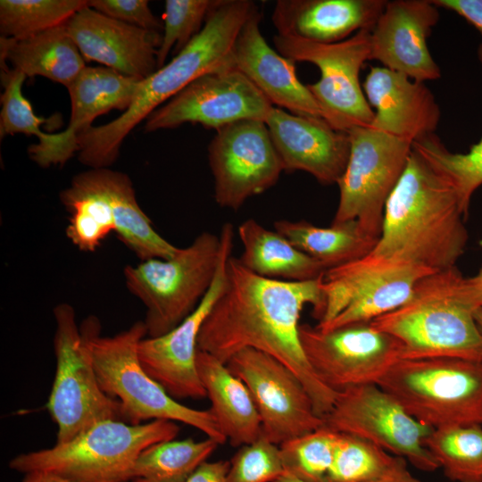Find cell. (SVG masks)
<instances>
[{
  "label": "cell",
  "mask_w": 482,
  "mask_h": 482,
  "mask_svg": "<svg viewBox=\"0 0 482 482\" xmlns=\"http://www.w3.org/2000/svg\"><path fill=\"white\" fill-rule=\"evenodd\" d=\"M322 277L303 282L267 278L230 255L223 290L203 323L198 349L224 363L245 348L276 358L303 382L316 414L322 419L331 410L337 393L318 378L299 336V320L306 305H312L318 321L320 318Z\"/></svg>",
  "instance_id": "cell-1"
},
{
  "label": "cell",
  "mask_w": 482,
  "mask_h": 482,
  "mask_svg": "<svg viewBox=\"0 0 482 482\" xmlns=\"http://www.w3.org/2000/svg\"><path fill=\"white\" fill-rule=\"evenodd\" d=\"M467 214L452 181L412 148L368 256L435 272L456 267L468 242Z\"/></svg>",
  "instance_id": "cell-2"
},
{
  "label": "cell",
  "mask_w": 482,
  "mask_h": 482,
  "mask_svg": "<svg viewBox=\"0 0 482 482\" xmlns=\"http://www.w3.org/2000/svg\"><path fill=\"white\" fill-rule=\"evenodd\" d=\"M258 10L250 0H217L200 33L171 61L141 80L124 112L78 137L79 161L89 169L109 168L118 158L126 137L157 108L199 77L235 67L237 35Z\"/></svg>",
  "instance_id": "cell-3"
},
{
  "label": "cell",
  "mask_w": 482,
  "mask_h": 482,
  "mask_svg": "<svg viewBox=\"0 0 482 482\" xmlns=\"http://www.w3.org/2000/svg\"><path fill=\"white\" fill-rule=\"evenodd\" d=\"M481 307L473 278L453 267L420 279L406 303L370 324L400 342L402 360L482 361V335L474 317Z\"/></svg>",
  "instance_id": "cell-4"
},
{
  "label": "cell",
  "mask_w": 482,
  "mask_h": 482,
  "mask_svg": "<svg viewBox=\"0 0 482 482\" xmlns=\"http://www.w3.org/2000/svg\"><path fill=\"white\" fill-rule=\"evenodd\" d=\"M100 328L96 317H88L80 326L100 386L120 403L123 421L132 425L155 420L179 421L220 445L227 442L210 410L180 403L144 370L137 353L139 342L146 337L143 320L111 337H102Z\"/></svg>",
  "instance_id": "cell-5"
},
{
  "label": "cell",
  "mask_w": 482,
  "mask_h": 482,
  "mask_svg": "<svg viewBox=\"0 0 482 482\" xmlns=\"http://www.w3.org/2000/svg\"><path fill=\"white\" fill-rule=\"evenodd\" d=\"M179 432V426L171 420L132 425L104 420L66 443L17 455L9 466L24 474L50 472L71 482H130L140 453L156 443L175 439Z\"/></svg>",
  "instance_id": "cell-6"
},
{
  "label": "cell",
  "mask_w": 482,
  "mask_h": 482,
  "mask_svg": "<svg viewBox=\"0 0 482 482\" xmlns=\"http://www.w3.org/2000/svg\"><path fill=\"white\" fill-rule=\"evenodd\" d=\"M220 253V235L204 231L170 258L124 268L129 292L145 308L147 337L166 334L196 309L213 282Z\"/></svg>",
  "instance_id": "cell-7"
},
{
  "label": "cell",
  "mask_w": 482,
  "mask_h": 482,
  "mask_svg": "<svg viewBox=\"0 0 482 482\" xmlns=\"http://www.w3.org/2000/svg\"><path fill=\"white\" fill-rule=\"evenodd\" d=\"M378 386L433 429L482 425V361L399 360Z\"/></svg>",
  "instance_id": "cell-8"
},
{
  "label": "cell",
  "mask_w": 482,
  "mask_h": 482,
  "mask_svg": "<svg viewBox=\"0 0 482 482\" xmlns=\"http://www.w3.org/2000/svg\"><path fill=\"white\" fill-rule=\"evenodd\" d=\"M56 371L46 409L56 423V443H66L93 424L121 420L120 403L101 388L86 337L69 303L54 309Z\"/></svg>",
  "instance_id": "cell-9"
},
{
  "label": "cell",
  "mask_w": 482,
  "mask_h": 482,
  "mask_svg": "<svg viewBox=\"0 0 482 482\" xmlns=\"http://www.w3.org/2000/svg\"><path fill=\"white\" fill-rule=\"evenodd\" d=\"M435 271L420 265L369 257L327 270L321 279L322 331L368 323L406 303L416 284Z\"/></svg>",
  "instance_id": "cell-10"
},
{
  "label": "cell",
  "mask_w": 482,
  "mask_h": 482,
  "mask_svg": "<svg viewBox=\"0 0 482 482\" xmlns=\"http://www.w3.org/2000/svg\"><path fill=\"white\" fill-rule=\"evenodd\" d=\"M276 50L295 62L314 64L320 77L307 87L314 97L321 118L333 129L348 132L371 124L375 113L360 83V71L370 60V30H360L333 44L276 35Z\"/></svg>",
  "instance_id": "cell-11"
},
{
  "label": "cell",
  "mask_w": 482,
  "mask_h": 482,
  "mask_svg": "<svg viewBox=\"0 0 482 482\" xmlns=\"http://www.w3.org/2000/svg\"><path fill=\"white\" fill-rule=\"evenodd\" d=\"M350 155L337 186L338 205L332 223L357 220L379 238L386 201L399 181L412 142L372 126L348 132Z\"/></svg>",
  "instance_id": "cell-12"
},
{
  "label": "cell",
  "mask_w": 482,
  "mask_h": 482,
  "mask_svg": "<svg viewBox=\"0 0 482 482\" xmlns=\"http://www.w3.org/2000/svg\"><path fill=\"white\" fill-rule=\"evenodd\" d=\"M322 420L328 428L367 440L395 456L407 459L422 471L439 469L425 446L433 428L418 421L377 384L338 392Z\"/></svg>",
  "instance_id": "cell-13"
},
{
  "label": "cell",
  "mask_w": 482,
  "mask_h": 482,
  "mask_svg": "<svg viewBox=\"0 0 482 482\" xmlns=\"http://www.w3.org/2000/svg\"><path fill=\"white\" fill-rule=\"evenodd\" d=\"M299 336L306 359L318 378L338 393L377 384L402 360V345L394 337L374 329L370 322L322 331L300 324Z\"/></svg>",
  "instance_id": "cell-14"
},
{
  "label": "cell",
  "mask_w": 482,
  "mask_h": 482,
  "mask_svg": "<svg viewBox=\"0 0 482 482\" xmlns=\"http://www.w3.org/2000/svg\"><path fill=\"white\" fill-rule=\"evenodd\" d=\"M208 160L216 204L235 211L272 187L284 171L262 120H240L217 129L208 146Z\"/></svg>",
  "instance_id": "cell-15"
},
{
  "label": "cell",
  "mask_w": 482,
  "mask_h": 482,
  "mask_svg": "<svg viewBox=\"0 0 482 482\" xmlns=\"http://www.w3.org/2000/svg\"><path fill=\"white\" fill-rule=\"evenodd\" d=\"M226 365L249 389L261 419L262 435L271 443L279 445L324 425L303 382L276 358L245 348Z\"/></svg>",
  "instance_id": "cell-16"
},
{
  "label": "cell",
  "mask_w": 482,
  "mask_h": 482,
  "mask_svg": "<svg viewBox=\"0 0 482 482\" xmlns=\"http://www.w3.org/2000/svg\"><path fill=\"white\" fill-rule=\"evenodd\" d=\"M274 106L235 67L206 73L157 108L144 129L154 132L184 123H199L215 130L245 120L264 121Z\"/></svg>",
  "instance_id": "cell-17"
},
{
  "label": "cell",
  "mask_w": 482,
  "mask_h": 482,
  "mask_svg": "<svg viewBox=\"0 0 482 482\" xmlns=\"http://www.w3.org/2000/svg\"><path fill=\"white\" fill-rule=\"evenodd\" d=\"M220 237L219 267L210 289L196 309L166 334L145 337L138 345V358L144 370L177 401L206 397L196 367L197 342L203 323L224 287L226 265L234 240L230 223L223 224Z\"/></svg>",
  "instance_id": "cell-18"
},
{
  "label": "cell",
  "mask_w": 482,
  "mask_h": 482,
  "mask_svg": "<svg viewBox=\"0 0 482 482\" xmlns=\"http://www.w3.org/2000/svg\"><path fill=\"white\" fill-rule=\"evenodd\" d=\"M141 80L104 66L86 67L67 87L71 103L68 127L30 145L28 148L30 159L42 168L66 163L78 153V137L92 127V121L98 116L114 109L124 112Z\"/></svg>",
  "instance_id": "cell-19"
},
{
  "label": "cell",
  "mask_w": 482,
  "mask_h": 482,
  "mask_svg": "<svg viewBox=\"0 0 482 482\" xmlns=\"http://www.w3.org/2000/svg\"><path fill=\"white\" fill-rule=\"evenodd\" d=\"M437 8L431 0L387 1L370 31V60L414 81L440 78L427 43L439 20Z\"/></svg>",
  "instance_id": "cell-20"
},
{
  "label": "cell",
  "mask_w": 482,
  "mask_h": 482,
  "mask_svg": "<svg viewBox=\"0 0 482 482\" xmlns=\"http://www.w3.org/2000/svg\"><path fill=\"white\" fill-rule=\"evenodd\" d=\"M66 27L85 62H96L140 79L158 69L161 31L120 21L88 5L74 13Z\"/></svg>",
  "instance_id": "cell-21"
},
{
  "label": "cell",
  "mask_w": 482,
  "mask_h": 482,
  "mask_svg": "<svg viewBox=\"0 0 482 482\" xmlns=\"http://www.w3.org/2000/svg\"><path fill=\"white\" fill-rule=\"evenodd\" d=\"M284 170H302L323 185L337 184L350 155L347 132L323 119L293 114L273 107L265 120Z\"/></svg>",
  "instance_id": "cell-22"
},
{
  "label": "cell",
  "mask_w": 482,
  "mask_h": 482,
  "mask_svg": "<svg viewBox=\"0 0 482 482\" xmlns=\"http://www.w3.org/2000/svg\"><path fill=\"white\" fill-rule=\"evenodd\" d=\"M261 19L258 10L240 29L234 46L235 67L273 106L299 116L321 118L307 85L297 77L295 62L266 42L260 29Z\"/></svg>",
  "instance_id": "cell-23"
},
{
  "label": "cell",
  "mask_w": 482,
  "mask_h": 482,
  "mask_svg": "<svg viewBox=\"0 0 482 482\" xmlns=\"http://www.w3.org/2000/svg\"><path fill=\"white\" fill-rule=\"evenodd\" d=\"M375 107L370 126L411 142L435 134L440 109L423 82L385 67H371L362 85Z\"/></svg>",
  "instance_id": "cell-24"
},
{
  "label": "cell",
  "mask_w": 482,
  "mask_h": 482,
  "mask_svg": "<svg viewBox=\"0 0 482 482\" xmlns=\"http://www.w3.org/2000/svg\"><path fill=\"white\" fill-rule=\"evenodd\" d=\"M385 0H278L271 21L277 35L333 44L372 30Z\"/></svg>",
  "instance_id": "cell-25"
},
{
  "label": "cell",
  "mask_w": 482,
  "mask_h": 482,
  "mask_svg": "<svg viewBox=\"0 0 482 482\" xmlns=\"http://www.w3.org/2000/svg\"><path fill=\"white\" fill-rule=\"evenodd\" d=\"M196 367L209 409L227 441L240 447L262 436L261 419L245 384L212 354L198 349Z\"/></svg>",
  "instance_id": "cell-26"
},
{
  "label": "cell",
  "mask_w": 482,
  "mask_h": 482,
  "mask_svg": "<svg viewBox=\"0 0 482 482\" xmlns=\"http://www.w3.org/2000/svg\"><path fill=\"white\" fill-rule=\"evenodd\" d=\"M110 191L106 168H99L75 175L60 192V201L70 213L66 236L80 251H96L115 233L116 210Z\"/></svg>",
  "instance_id": "cell-27"
},
{
  "label": "cell",
  "mask_w": 482,
  "mask_h": 482,
  "mask_svg": "<svg viewBox=\"0 0 482 482\" xmlns=\"http://www.w3.org/2000/svg\"><path fill=\"white\" fill-rule=\"evenodd\" d=\"M0 57L27 78L41 76L66 87L87 67L66 23L23 38L1 37Z\"/></svg>",
  "instance_id": "cell-28"
},
{
  "label": "cell",
  "mask_w": 482,
  "mask_h": 482,
  "mask_svg": "<svg viewBox=\"0 0 482 482\" xmlns=\"http://www.w3.org/2000/svg\"><path fill=\"white\" fill-rule=\"evenodd\" d=\"M237 234L243 245L239 262L261 277L303 282L320 278L327 270L319 261L254 219L243 221L237 228Z\"/></svg>",
  "instance_id": "cell-29"
},
{
  "label": "cell",
  "mask_w": 482,
  "mask_h": 482,
  "mask_svg": "<svg viewBox=\"0 0 482 482\" xmlns=\"http://www.w3.org/2000/svg\"><path fill=\"white\" fill-rule=\"evenodd\" d=\"M274 230L319 261L326 270L365 257L378 240L368 234L357 220L320 227L305 220H278L274 222Z\"/></svg>",
  "instance_id": "cell-30"
},
{
  "label": "cell",
  "mask_w": 482,
  "mask_h": 482,
  "mask_svg": "<svg viewBox=\"0 0 482 482\" xmlns=\"http://www.w3.org/2000/svg\"><path fill=\"white\" fill-rule=\"evenodd\" d=\"M220 444L210 437L167 440L150 445L136 459L130 482H186Z\"/></svg>",
  "instance_id": "cell-31"
},
{
  "label": "cell",
  "mask_w": 482,
  "mask_h": 482,
  "mask_svg": "<svg viewBox=\"0 0 482 482\" xmlns=\"http://www.w3.org/2000/svg\"><path fill=\"white\" fill-rule=\"evenodd\" d=\"M425 446L449 479L482 482V425L433 429Z\"/></svg>",
  "instance_id": "cell-32"
},
{
  "label": "cell",
  "mask_w": 482,
  "mask_h": 482,
  "mask_svg": "<svg viewBox=\"0 0 482 482\" xmlns=\"http://www.w3.org/2000/svg\"><path fill=\"white\" fill-rule=\"evenodd\" d=\"M87 5L85 0H1V37L23 38L65 24Z\"/></svg>",
  "instance_id": "cell-33"
},
{
  "label": "cell",
  "mask_w": 482,
  "mask_h": 482,
  "mask_svg": "<svg viewBox=\"0 0 482 482\" xmlns=\"http://www.w3.org/2000/svg\"><path fill=\"white\" fill-rule=\"evenodd\" d=\"M478 56L482 64V44ZM412 148L452 181L468 213L473 194L482 186V137L465 154L449 151L435 134L413 142Z\"/></svg>",
  "instance_id": "cell-34"
},
{
  "label": "cell",
  "mask_w": 482,
  "mask_h": 482,
  "mask_svg": "<svg viewBox=\"0 0 482 482\" xmlns=\"http://www.w3.org/2000/svg\"><path fill=\"white\" fill-rule=\"evenodd\" d=\"M338 433L322 426L278 445L286 472L305 482H327Z\"/></svg>",
  "instance_id": "cell-35"
},
{
  "label": "cell",
  "mask_w": 482,
  "mask_h": 482,
  "mask_svg": "<svg viewBox=\"0 0 482 482\" xmlns=\"http://www.w3.org/2000/svg\"><path fill=\"white\" fill-rule=\"evenodd\" d=\"M395 457L367 440L338 433L327 482H368L379 476Z\"/></svg>",
  "instance_id": "cell-36"
},
{
  "label": "cell",
  "mask_w": 482,
  "mask_h": 482,
  "mask_svg": "<svg viewBox=\"0 0 482 482\" xmlns=\"http://www.w3.org/2000/svg\"><path fill=\"white\" fill-rule=\"evenodd\" d=\"M217 0H167L157 66L162 67L170 51L176 55L200 33Z\"/></svg>",
  "instance_id": "cell-37"
},
{
  "label": "cell",
  "mask_w": 482,
  "mask_h": 482,
  "mask_svg": "<svg viewBox=\"0 0 482 482\" xmlns=\"http://www.w3.org/2000/svg\"><path fill=\"white\" fill-rule=\"evenodd\" d=\"M1 62V79L4 92L1 95L0 134L34 135L42 142L48 136L40 129L49 120L35 114L30 102L22 94V85L27 77L13 69L6 62Z\"/></svg>",
  "instance_id": "cell-38"
},
{
  "label": "cell",
  "mask_w": 482,
  "mask_h": 482,
  "mask_svg": "<svg viewBox=\"0 0 482 482\" xmlns=\"http://www.w3.org/2000/svg\"><path fill=\"white\" fill-rule=\"evenodd\" d=\"M228 482H274L284 471L278 445L262 435L231 458Z\"/></svg>",
  "instance_id": "cell-39"
},
{
  "label": "cell",
  "mask_w": 482,
  "mask_h": 482,
  "mask_svg": "<svg viewBox=\"0 0 482 482\" xmlns=\"http://www.w3.org/2000/svg\"><path fill=\"white\" fill-rule=\"evenodd\" d=\"M87 5L115 20L145 29L161 31L163 28L145 0H91Z\"/></svg>",
  "instance_id": "cell-40"
},
{
  "label": "cell",
  "mask_w": 482,
  "mask_h": 482,
  "mask_svg": "<svg viewBox=\"0 0 482 482\" xmlns=\"http://www.w3.org/2000/svg\"><path fill=\"white\" fill-rule=\"evenodd\" d=\"M437 7L453 11L482 34V0H431Z\"/></svg>",
  "instance_id": "cell-41"
},
{
  "label": "cell",
  "mask_w": 482,
  "mask_h": 482,
  "mask_svg": "<svg viewBox=\"0 0 482 482\" xmlns=\"http://www.w3.org/2000/svg\"><path fill=\"white\" fill-rule=\"evenodd\" d=\"M230 461H204L189 476L186 482H228Z\"/></svg>",
  "instance_id": "cell-42"
},
{
  "label": "cell",
  "mask_w": 482,
  "mask_h": 482,
  "mask_svg": "<svg viewBox=\"0 0 482 482\" xmlns=\"http://www.w3.org/2000/svg\"><path fill=\"white\" fill-rule=\"evenodd\" d=\"M368 482H420L408 470L404 458L395 456L392 463L377 478Z\"/></svg>",
  "instance_id": "cell-43"
},
{
  "label": "cell",
  "mask_w": 482,
  "mask_h": 482,
  "mask_svg": "<svg viewBox=\"0 0 482 482\" xmlns=\"http://www.w3.org/2000/svg\"><path fill=\"white\" fill-rule=\"evenodd\" d=\"M22 482H71L55 474L35 470L25 473Z\"/></svg>",
  "instance_id": "cell-44"
},
{
  "label": "cell",
  "mask_w": 482,
  "mask_h": 482,
  "mask_svg": "<svg viewBox=\"0 0 482 482\" xmlns=\"http://www.w3.org/2000/svg\"><path fill=\"white\" fill-rule=\"evenodd\" d=\"M274 482H305L294 475L284 471Z\"/></svg>",
  "instance_id": "cell-45"
},
{
  "label": "cell",
  "mask_w": 482,
  "mask_h": 482,
  "mask_svg": "<svg viewBox=\"0 0 482 482\" xmlns=\"http://www.w3.org/2000/svg\"><path fill=\"white\" fill-rule=\"evenodd\" d=\"M475 320L478 328L482 335V307L478 308L474 313Z\"/></svg>",
  "instance_id": "cell-46"
},
{
  "label": "cell",
  "mask_w": 482,
  "mask_h": 482,
  "mask_svg": "<svg viewBox=\"0 0 482 482\" xmlns=\"http://www.w3.org/2000/svg\"><path fill=\"white\" fill-rule=\"evenodd\" d=\"M472 278L482 294V267Z\"/></svg>",
  "instance_id": "cell-47"
}]
</instances>
